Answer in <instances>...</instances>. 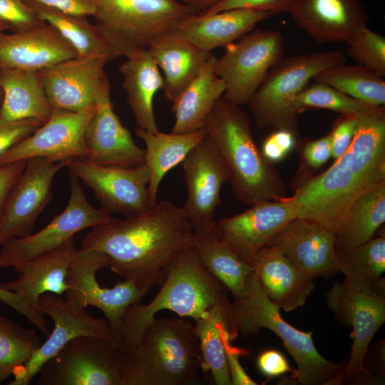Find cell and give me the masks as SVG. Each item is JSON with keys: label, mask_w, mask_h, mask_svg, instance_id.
Instances as JSON below:
<instances>
[{"label": "cell", "mask_w": 385, "mask_h": 385, "mask_svg": "<svg viewBox=\"0 0 385 385\" xmlns=\"http://www.w3.org/2000/svg\"><path fill=\"white\" fill-rule=\"evenodd\" d=\"M193 235L183 207L162 200L136 216L93 227L81 249L104 253L113 272L150 290L192 246Z\"/></svg>", "instance_id": "6da1fadb"}, {"label": "cell", "mask_w": 385, "mask_h": 385, "mask_svg": "<svg viewBox=\"0 0 385 385\" xmlns=\"http://www.w3.org/2000/svg\"><path fill=\"white\" fill-rule=\"evenodd\" d=\"M356 119L346 151L291 197L297 217L314 220L335 235L356 197L385 180L384 106H371L358 113Z\"/></svg>", "instance_id": "7a4b0ae2"}, {"label": "cell", "mask_w": 385, "mask_h": 385, "mask_svg": "<svg viewBox=\"0 0 385 385\" xmlns=\"http://www.w3.org/2000/svg\"><path fill=\"white\" fill-rule=\"evenodd\" d=\"M203 128L222 160L239 201L250 207L286 197L279 173L256 145L250 118L239 106L221 98Z\"/></svg>", "instance_id": "3957f363"}, {"label": "cell", "mask_w": 385, "mask_h": 385, "mask_svg": "<svg viewBox=\"0 0 385 385\" xmlns=\"http://www.w3.org/2000/svg\"><path fill=\"white\" fill-rule=\"evenodd\" d=\"M160 286L150 302L134 303L125 312L119 333L123 353L138 345L160 311L197 321L228 299L227 289L207 270L193 246L175 260Z\"/></svg>", "instance_id": "277c9868"}, {"label": "cell", "mask_w": 385, "mask_h": 385, "mask_svg": "<svg viewBox=\"0 0 385 385\" xmlns=\"http://www.w3.org/2000/svg\"><path fill=\"white\" fill-rule=\"evenodd\" d=\"M123 385H185L197 382L199 339L194 325L180 318H155L141 340L122 353Z\"/></svg>", "instance_id": "5b68a950"}, {"label": "cell", "mask_w": 385, "mask_h": 385, "mask_svg": "<svg viewBox=\"0 0 385 385\" xmlns=\"http://www.w3.org/2000/svg\"><path fill=\"white\" fill-rule=\"evenodd\" d=\"M279 308L269 298L253 272L247 282V294L230 302L227 322L233 339L238 334L247 337L261 329H268L279 339L297 364L292 371L302 385H340L345 364L324 358L317 351L312 332H302L288 324Z\"/></svg>", "instance_id": "8992f818"}, {"label": "cell", "mask_w": 385, "mask_h": 385, "mask_svg": "<svg viewBox=\"0 0 385 385\" xmlns=\"http://www.w3.org/2000/svg\"><path fill=\"white\" fill-rule=\"evenodd\" d=\"M95 25L118 57L148 49L185 17L200 13L178 0H90Z\"/></svg>", "instance_id": "52a82bcc"}, {"label": "cell", "mask_w": 385, "mask_h": 385, "mask_svg": "<svg viewBox=\"0 0 385 385\" xmlns=\"http://www.w3.org/2000/svg\"><path fill=\"white\" fill-rule=\"evenodd\" d=\"M345 61L340 50L282 56L268 71L248 103L256 125L287 130L297 137L294 100L318 73Z\"/></svg>", "instance_id": "ba28073f"}, {"label": "cell", "mask_w": 385, "mask_h": 385, "mask_svg": "<svg viewBox=\"0 0 385 385\" xmlns=\"http://www.w3.org/2000/svg\"><path fill=\"white\" fill-rule=\"evenodd\" d=\"M326 301L337 319L352 328L351 353L342 373V384H376L381 379L366 368L364 361L373 337L385 322V293L366 294L344 280L332 286Z\"/></svg>", "instance_id": "9c48e42d"}, {"label": "cell", "mask_w": 385, "mask_h": 385, "mask_svg": "<svg viewBox=\"0 0 385 385\" xmlns=\"http://www.w3.org/2000/svg\"><path fill=\"white\" fill-rule=\"evenodd\" d=\"M284 39L278 31L256 29L226 46L216 58L215 72L222 79V98L248 104L270 68L282 57Z\"/></svg>", "instance_id": "30bf717a"}, {"label": "cell", "mask_w": 385, "mask_h": 385, "mask_svg": "<svg viewBox=\"0 0 385 385\" xmlns=\"http://www.w3.org/2000/svg\"><path fill=\"white\" fill-rule=\"evenodd\" d=\"M121 350L108 341L81 336L68 342L38 371L39 385H123Z\"/></svg>", "instance_id": "8fae6325"}, {"label": "cell", "mask_w": 385, "mask_h": 385, "mask_svg": "<svg viewBox=\"0 0 385 385\" xmlns=\"http://www.w3.org/2000/svg\"><path fill=\"white\" fill-rule=\"evenodd\" d=\"M115 219L90 204L79 180L70 173V196L66 207L37 232L2 245L0 268L14 267L29 261L56 249L81 230Z\"/></svg>", "instance_id": "7c38bea8"}, {"label": "cell", "mask_w": 385, "mask_h": 385, "mask_svg": "<svg viewBox=\"0 0 385 385\" xmlns=\"http://www.w3.org/2000/svg\"><path fill=\"white\" fill-rule=\"evenodd\" d=\"M108 266L109 260L104 253L96 250H77L68 270V289L64 293L65 299L76 306L84 308L93 306L101 310L119 337L125 312L133 304L140 302L150 289L130 279L111 288L101 287L96 273Z\"/></svg>", "instance_id": "4fadbf2b"}, {"label": "cell", "mask_w": 385, "mask_h": 385, "mask_svg": "<svg viewBox=\"0 0 385 385\" xmlns=\"http://www.w3.org/2000/svg\"><path fill=\"white\" fill-rule=\"evenodd\" d=\"M39 306L41 313L52 319L54 327L34 356L14 372L10 385H28L46 361L78 337L101 338L121 350L119 337L106 317H94L86 308L51 293L41 296Z\"/></svg>", "instance_id": "5bb4252c"}, {"label": "cell", "mask_w": 385, "mask_h": 385, "mask_svg": "<svg viewBox=\"0 0 385 385\" xmlns=\"http://www.w3.org/2000/svg\"><path fill=\"white\" fill-rule=\"evenodd\" d=\"M93 192L106 212L125 218L140 215L153 206L149 197L150 173L146 165L133 167L104 165L86 158H75L66 165Z\"/></svg>", "instance_id": "9a60e30c"}, {"label": "cell", "mask_w": 385, "mask_h": 385, "mask_svg": "<svg viewBox=\"0 0 385 385\" xmlns=\"http://www.w3.org/2000/svg\"><path fill=\"white\" fill-rule=\"evenodd\" d=\"M95 107L78 112L53 110L47 121L0 156V166L34 158L52 162L87 158L84 135Z\"/></svg>", "instance_id": "2e32d148"}, {"label": "cell", "mask_w": 385, "mask_h": 385, "mask_svg": "<svg viewBox=\"0 0 385 385\" xmlns=\"http://www.w3.org/2000/svg\"><path fill=\"white\" fill-rule=\"evenodd\" d=\"M105 57L78 56L38 71L53 110L78 112L94 107L111 85Z\"/></svg>", "instance_id": "e0dca14e"}, {"label": "cell", "mask_w": 385, "mask_h": 385, "mask_svg": "<svg viewBox=\"0 0 385 385\" xmlns=\"http://www.w3.org/2000/svg\"><path fill=\"white\" fill-rule=\"evenodd\" d=\"M182 165L187 188L182 207L194 232L212 230L217 225L215 211L228 177L222 160L207 135L188 153Z\"/></svg>", "instance_id": "ac0fdd59"}, {"label": "cell", "mask_w": 385, "mask_h": 385, "mask_svg": "<svg viewBox=\"0 0 385 385\" xmlns=\"http://www.w3.org/2000/svg\"><path fill=\"white\" fill-rule=\"evenodd\" d=\"M68 163L52 162L43 158L27 160L0 217V246L31 234L38 217L53 198L56 174Z\"/></svg>", "instance_id": "d6986e66"}, {"label": "cell", "mask_w": 385, "mask_h": 385, "mask_svg": "<svg viewBox=\"0 0 385 385\" xmlns=\"http://www.w3.org/2000/svg\"><path fill=\"white\" fill-rule=\"evenodd\" d=\"M296 217L297 209L292 197H284L250 206L240 214L217 222V227L223 242L251 265L272 237Z\"/></svg>", "instance_id": "ffe728a7"}, {"label": "cell", "mask_w": 385, "mask_h": 385, "mask_svg": "<svg viewBox=\"0 0 385 385\" xmlns=\"http://www.w3.org/2000/svg\"><path fill=\"white\" fill-rule=\"evenodd\" d=\"M268 246L280 251L295 267L314 279L339 272L336 235L314 220L293 219L272 237Z\"/></svg>", "instance_id": "44dd1931"}, {"label": "cell", "mask_w": 385, "mask_h": 385, "mask_svg": "<svg viewBox=\"0 0 385 385\" xmlns=\"http://www.w3.org/2000/svg\"><path fill=\"white\" fill-rule=\"evenodd\" d=\"M287 13L320 43H347L369 20L362 0H294Z\"/></svg>", "instance_id": "7402d4cb"}, {"label": "cell", "mask_w": 385, "mask_h": 385, "mask_svg": "<svg viewBox=\"0 0 385 385\" xmlns=\"http://www.w3.org/2000/svg\"><path fill=\"white\" fill-rule=\"evenodd\" d=\"M87 158L104 165L133 167L145 163V150L134 141L113 110L111 90L97 101L84 135Z\"/></svg>", "instance_id": "603a6c76"}, {"label": "cell", "mask_w": 385, "mask_h": 385, "mask_svg": "<svg viewBox=\"0 0 385 385\" xmlns=\"http://www.w3.org/2000/svg\"><path fill=\"white\" fill-rule=\"evenodd\" d=\"M77 54L51 25L0 33V68L41 71Z\"/></svg>", "instance_id": "cb8c5ba5"}, {"label": "cell", "mask_w": 385, "mask_h": 385, "mask_svg": "<svg viewBox=\"0 0 385 385\" xmlns=\"http://www.w3.org/2000/svg\"><path fill=\"white\" fill-rule=\"evenodd\" d=\"M77 250L73 237L53 250L16 265L13 268L17 278L0 283V286L17 293L32 309L42 314L39 306L41 295L61 296L68 290L67 276Z\"/></svg>", "instance_id": "d4e9b609"}, {"label": "cell", "mask_w": 385, "mask_h": 385, "mask_svg": "<svg viewBox=\"0 0 385 385\" xmlns=\"http://www.w3.org/2000/svg\"><path fill=\"white\" fill-rule=\"evenodd\" d=\"M271 15L270 12L247 9L200 12L185 17L175 29L197 47L211 52L237 41Z\"/></svg>", "instance_id": "484cf974"}, {"label": "cell", "mask_w": 385, "mask_h": 385, "mask_svg": "<svg viewBox=\"0 0 385 385\" xmlns=\"http://www.w3.org/2000/svg\"><path fill=\"white\" fill-rule=\"evenodd\" d=\"M251 265L270 299L285 312L303 306L314 289V279L273 247L262 249Z\"/></svg>", "instance_id": "4316f807"}, {"label": "cell", "mask_w": 385, "mask_h": 385, "mask_svg": "<svg viewBox=\"0 0 385 385\" xmlns=\"http://www.w3.org/2000/svg\"><path fill=\"white\" fill-rule=\"evenodd\" d=\"M148 49L163 72V96L172 103L212 53L197 47L175 28L157 38Z\"/></svg>", "instance_id": "83f0119b"}, {"label": "cell", "mask_w": 385, "mask_h": 385, "mask_svg": "<svg viewBox=\"0 0 385 385\" xmlns=\"http://www.w3.org/2000/svg\"><path fill=\"white\" fill-rule=\"evenodd\" d=\"M125 58L118 70L136 127L157 133L153 102L155 94L163 88V75L148 49L135 51Z\"/></svg>", "instance_id": "f1b7e54d"}, {"label": "cell", "mask_w": 385, "mask_h": 385, "mask_svg": "<svg viewBox=\"0 0 385 385\" xmlns=\"http://www.w3.org/2000/svg\"><path fill=\"white\" fill-rule=\"evenodd\" d=\"M216 58L211 53L196 76L172 103L175 114L172 133L184 134L202 129L216 103L222 98L225 83L215 72Z\"/></svg>", "instance_id": "f546056e"}, {"label": "cell", "mask_w": 385, "mask_h": 385, "mask_svg": "<svg viewBox=\"0 0 385 385\" xmlns=\"http://www.w3.org/2000/svg\"><path fill=\"white\" fill-rule=\"evenodd\" d=\"M3 93L0 115L8 120L36 119L42 124L51 108L38 72L34 70L0 68Z\"/></svg>", "instance_id": "4dcf8cb0"}, {"label": "cell", "mask_w": 385, "mask_h": 385, "mask_svg": "<svg viewBox=\"0 0 385 385\" xmlns=\"http://www.w3.org/2000/svg\"><path fill=\"white\" fill-rule=\"evenodd\" d=\"M135 133L145 143V164L150 173L148 186L152 205L158 202L160 184L165 175L182 163L192 149L206 136L204 128L190 133H153L135 128Z\"/></svg>", "instance_id": "1f68e13d"}, {"label": "cell", "mask_w": 385, "mask_h": 385, "mask_svg": "<svg viewBox=\"0 0 385 385\" xmlns=\"http://www.w3.org/2000/svg\"><path fill=\"white\" fill-rule=\"evenodd\" d=\"M192 246L205 267L224 284L233 300L246 295L247 279L253 267L223 242L217 225L207 231L194 232Z\"/></svg>", "instance_id": "d6a6232c"}, {"label": "cell", "mask_w": 385, "mask_h": 385, "mask_svg": "<svg viewBox=\"0 0 385 385\" xmlns=\"http://www.w3.org/2000/svg\"><path fill=\"white\" fill-rule=\"evenodd\" d=\"M337 269L355 289L366 293H385V238H371L351 248L337 247Z\"/></svg>", "instance_id": "836d02e7"}, {"label": "cell", "mask_w": 385, "mask_h": 385, "mask_svg": "<svg viewBox=\"0 0 385 385\" xmlns=\"http://www.w3.org/2000/svg\"><path fill=\"white\" fill-rule=\"evenodd\" d=\"M43 22L51 25L73 47L78 56L118 58L98 27L88 17L69 14L32 0H24Z\"/></svg>", "instance_id": "e575fe53"}, {"label": "cell", "mask_w": 385, "mask_h": 385, "mask_svg": "<svg viewBox=\"0 0 385 385\" xmlns=\"http://www.w3.org/2000/svg\"><path fill=\"white\" fill-rule=\"evenodd\" d=\"M385 221V180L361 192L351 204L344 223L336 234L339 248H351L373 238Z\"/></svg>", "instance_id": "d590c367"}, {"label": "cell", "mask_w": 385, "mask_h": 385, "mask_svg": "<svg viewBox=\"0 0 385 385\" xmlns=\"http://www.w3.org/2000/svg\"><path fill=\"white\" fill-rule=\"evenodd\" d=\"M229 299L215 306L206 316L195 321L199 339L200 368L209 373L217 385H230L225 344L231 336L227 322Z\"/></svg>", "instance_id": "8d00e7d4"}, {"label": "cell", "mask_w": 385, "mask_h": 385, "mask_svg": "<svg viewBox=\"0 0 385 385\" xmlns=\"http://www.w3.org/2000/svg\"><path fill=\"white\" fill-rule=\"evenodd\" d=\"M384 77L361 65L339 63L318 73L312 81L374 106L385 105Z\"/></svg>", "instance_id": "74e56055"}, {"label": "cell", "mask_w": 385, "mask_h": 385, "mask_svg": "<svg viewBox=\"0 0 385 385\" xmlns=\"http://www.w3.org/2000/svg\"><path fill=\"white\" fill-rule=\"evenodd\" d=\"M41 344L36 329L0 317V384L26 364Z\"/></svg>", "instance_id": "f35d334b"}, {"label": "cell", "mask_w": 385, "mask_h": 385, "mask_svg": "<svg viewBox=\"0 0 385 385\" xmlns=\"http://www.w3.org/2000/svg\"><path fill=\"white\" fill-rule=\"evenodd\" d=\"M293 105L298 114L309 108H324L344 115H356L374 106L317 82L308 84L295 98Z\"/></svg>", "instance_id": "ab89813d"}, {"label": "cell", "mask_w": 385, "mask_h": 385, "mask_svg": "<svg viewBox=\"0 0 385 385\" xmlns=\"http://www.w3.org/2000/svg\"><path fill=\"white\" fill-rule=\"evenodd\" d=\"M349 55L357 64L385 76V37L368 26L359 31L347 43Z\"/></svg>", "instance_id": "60d3db41"}, {"label": "cell", "mask_w": 385, "mask_h": 385, "mask_svg": "<svg viewBox=\"0 0 385 385\" xmlns=\"http://www.w3.org/2000/svg\"><path fill=\"white\" fill-rule=\"evenodd\" d=\"M0 20L9 26L11 32L43 23L24 0H0Z\"/></svg>", "instance_id": "b9f144b4"}, {"label": "cell", "mask_w": 385, "mask_h": 385, "mask_svg": "<svg viewBox=\"0 0 385 385\" xmlns=\"http://www.w3.org/2000/svg\"><path fill=\"white\" fill-rule=\"evenodd\" d=\"M41 125L36 119L8 120L0 115V156Z\"/></svg>", "instance_id": "7bdbcfd3"}, {"label": "cell", "mask_w": 385, "mask_h": 385, "mask_svg": "<svg viewBox=\"0 0 385 385\" xmlns=\"http://www.w3.org/2000/svg\"><path fill=\"white\" fill-rule=\"evenodd\" d=\"M297 138L289 130L275 129L264 140L260 150L269 162L272 163L279 161L295 147Z\"/></svg>", "instance_id": "ee69618b"}, {"label": "cell", "mask_w": 385, "mask_h": 385, "mask_svg": "<svg viewBox=\"0 0 385 385\" xmlns=\"http://www.w3.org/2000/svg\"><path fill=\"white\" fill-rule=\"evenodd\" d=\"M294 0H223L202 11L213 13L232 9H247L270 12L272 14L287 13Z\"/></svg>", "instance_id": "f6af8a7d"}, {"label": "cell", "mask_w": 385, "mask_h": 385, "mask_svg": "<svg viewBox=\"0 0 385 385\" xmlns=\"http://www.w3.org/2000/svg\"><path fill=\"white\" fill-rule=\"evenodd\" d=\"M356 115H342L329 133L332 157L335 160L346 151L351 143L356 128Z\"/></svg>", "instance_id": "bcb514c9"}, {"label": "cell", "mask_w": 385, "mask_h": 385, "mask_svg": "<svg viewBox=\"0 0 385 385\" xmlns=\"http://www.w3.org/2000/svg\"><path fill=\"white\" fill-rule=\"evenodd\" d=\"M0 302L26 317L43 334L48 333L45 316L32 309L17 293L6 290L0 286Z\"/></svg>", "instance_id": "7dc6e473"}, {"label": "cell", "mask_w": 385, "mask_h": 385, "mask_svg": "<svg viewBox=\"0 0 385 385\" xmlns=\"http://www.w3.org/2000/svg\"><path fill=\"white\" fill-rule=\"evenodd\" d=\"M232 339H227L225 344L226 361L232 385H256L255 381L245 371L240 361V356L247 354L245 349L232 345Z\"/></svg>", "instance_id": "c3c4849f"}, {"label": "cell", "mask_w": 385, "mask_h": 385, "mask_svg": "<svg viewBox=\"0 0 385 385\" xmlns=\"http://www.w3.org/2000/svg\"><path fill=\"white\" fill-rule=\"evenodd\" d=\"M257 366L260 371L268 379L293 371L284 356L274 349H268L260 353L257 357Z\"/></svg>", "instance_id": "681fc988"}, {"label": "cell", "mask_w": 385, "mask_h": 385, "mask_svg": "<svg viewBox=\"0 0 385 385\" xmlns=\"http://www.w3.org/2000/svg\"><path fill=\"white\" fill-rule=\"evenodd\" d=\"M27 160H21L0 166V217L8 197L22 175Z\"/></svg>", "instance_id": "f907efd6"}, {"label": "cell", "mask_w": 385, "mask_h": 385, "mask_svg": "<svg viewBox=\"0 0 385 385\" xmlns=\"http://www.w3.org/2000/svg\"><path fill=\"white\" fill-rule=\"evenodd\" d=\"M303 156L306 163L312 168L323 165L332 157L329 134L308 142L304 147Z\"/></svg>", "instance_id": "816d5d0a"}, {"label": "cell", "mask_w": 385, "mask_h": 385, "mask_svg": "<svg viewBox=\"0 0 385 385\" xmlns=\"http://www.w3.org/2000/svg\"><path fill=\"white\" fill-rule=\"evenodd\" d=\"M46 6L82 17L93 16L95 8L90 0H32Z\"/></svg>", "instance_id": "f5cc1de1"}, {"label": "cell", "mask_w": 385, "mask_h": 385, "mask_svg": "<svg viewBox=\"0 0 385 385\" xmlns=\"http://www.w3.org/2000/svg\"><path fill=\"white\" fill-rule=\"evenodd\" d=\"M186 5L195 8L200 12L204 11L223 0H178Z\"/></svg>", "instance_id": "db71d44e"}, {"label": "cell", "mask_w": 385, "mask_h": 385, "mask_svg": "<svg viewBox=\"0 0 385 385\" xmlns=\"http://www.w3.org/2000/svg\"><path fill=\"white\" fill-rule=\"evenodd\" d=\"M9 30V26L3 21L0 20V33Z\"/></svg>", "instance_id": "11a10c76"}, {"label": "cell", "mask_w": 385, "mask_h": 385, "mask_svg": "<svg viewBox=\"0 0 385 385\" xmlns=\"http://www.w3.org/2000/svg\"><path fill=\"white\" fill-rule=\"evenodd\" d=\"M2 98H3V93H2V91L0 88V106L1 104V102H2Z\"/></svg>", "instance_id": "9f6ffc18"}]
</instances>
